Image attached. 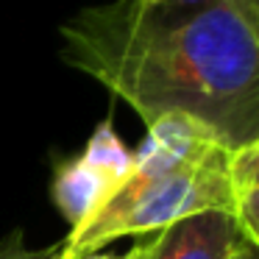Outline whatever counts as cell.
I'll list each match as a JSON object with an SVG mask.
<instances>
[{
	"label": "cell",
	"instance_id": "obj_2",
	"mask_svg": "<svg viewBox=\"0 0 259 259\" xmlns=\"http://www.w3.org/2000/svg\"><path fill=\"white\" fill-rule=\"evenodd\" d=\"M229 151L192 117H159L134 151L125 181L90 223L70 231L62 253L67 259L95 253L120 237L156 234L176 220L209 209L231 212Z\"/></svg>",
	"mask_w": 259,
	"mask_h": 259
},
{
	"label": "cell",
	"instance_id": "obj_9",
	"mask_svg": "<svg viewBox=\"0 0 259 259\" xmlns=\"http://www.w3.org/2000/svg\"><path fill=\"white\" fill-rule=\"evenodd\" d=\"M62 259H67L62 253ZM73 259H134V248H131L125 256H109V253H101V251H95V253H81V256H73Z\"/></svg>",
	"mask_w": 259,
	"mask_h": 259
},
{
	"label": "cell",
	"instance_id": "obj_8",
	"mask_svg": "<svg viewBox=\"0 0 259 259\" xmlns=\"http://www.w3.org/2000/svg\"><path fill=\"white\" fill-rule=\"evenodd\" d=\"M256 251H259V248H256V245H251V242H240V248H237V251L231 253L229 259H259V256H256Z\"/></svg>",
	"mask_w": 259,
	"mask_h": 259
},
{
	"label": "cell",
	"instance_id": "obj_3",
	"mask_svg": "<svg viewBox=\"0 0 259 259\" xmlns=\"http://www.w3.org/2000/svg\"><path fill=\"white\" fill-rule=\"evenodd\" d=\"M131 164H134V153L123 145L112 120L95 125L81 153L59 159L53 164L51 198L62 218L70 223V229H81L101 212L103 203L125 181Z\"/></svg>",
	"mask_w": 259,
	"mask_h": 259
},
{
	"label": "cell",
	"instance_id": "obj_4",
	"mask_svg": "<svg viewBox=\"0 0 259 259\" xmlns=\"http://www.w3.org/2000/svg\"><path fill=\"white\" fill-rule=\"evenodd\" d=\"M245 242L231 212L209 209L159 229L140 245L134 259H229Z\"/></svg>",
	"mask_w": 259,
	"mask_h": 259
},
{
	"label": "cell",
	"instance_id": "obj_5",
	"mask_svg": "<svg viewBox=\"0 0 259 259\" xmlns=\"http://www.w3.org/2000/svg\"><path fill=\"white\" fill-rule=\"evenodd\" d=\"M231 218L245 242L259 248V142L229 151Z\"/></svg>",
	"mask_w": 259,
	"mask_h": 259
},
{
	"label": "cell",
	"instance_id": "obj_6",
	"mask_svg": "<svg viewBox=\"0 0 259 259\" xmlns=\"http://www.w3.org/2000/svg\"><path fill=\"white\" fill-rule=\"evenodd\" d=\"M59 253H62V242L48 248H28L23 229H12L0 240V259H59Z\"/></svg>",
	"mask_w": 259,
	"mask_h": 259
},
{
	"label": "cell",
	"instance_id": "obj_7",
	"mask_svg": "<svg viewBox=\"0 0 259 259\" xmlns=\"http://www.w3.org/2000/svg\"><path fill=\"white\" fill-rule=\"evenodd\" d=\"M220 3H229V0H156L151 9H156L162 17H190Z\"/></svg>",
	"mask_w": 259,
	"mask_h": 259
},
{
	"label": "cell",
	"instance_id": "obj_1",
	"mask_svg": "<svg viewBox=\"0 0 259 259\" xmlns=\"http://www.w3.org/2000/svg\"><path fill=\"white\" fill-rule=\"evenodd\" d=\"M64 64L145 125L184 114L226 148L259 142V0L162 17L140 0L87 6L59 28Z\"/></svg>",
	"mask_w": 259,
	"mask_h": 259
},
{
	"label": "cell",
	"instance_id": "obj_10",
	"mask_svg": "<svg viewBox=\"0 0 259 259\" xmlns=\"http://www.w3.org/2000/svg\"><path fill=\"white\" fill-rule=\"evenodd\" d=\"M140 3H145V6H153V3H156V0H140Z\"/></svg>",
	"mask_w": 259,
	"mask_h": 259
}]
</instances>
